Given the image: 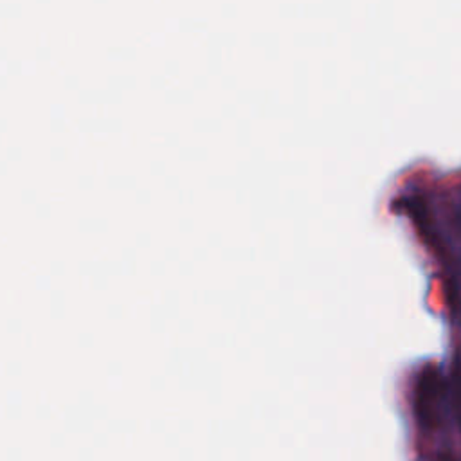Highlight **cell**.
Returning a JSON list of instances; mask_svg holds the SVG:
<instances>
[{
	"instance_id": "obj_1",
	"label": "cell",
	"mask_w": 461,
	"mask_h": 461,
	"mask_svg": "<svg viewBox=\"0 0 461 461\" xmlns=\"http://www.w3.org/2000/svg\"><path fill=\"white\" fill-rule=\"evenodd\" d=\"M445 402V385L434 367H427L416 385V412L425 427H436Z\"/></svg>"
},
{
	"instance_id": "obj_2",
	"label": "cell",
	"mask_w": 461,
	"mask_h": 461,
	"mask_svg": "<svg viewBox=\"0 0 461 461\" xmlns=\"http://www.w3.org/2000/svg\"><path fill=\"white\" fill-rule=\"evenodd\" d=\"M452 407H454L456 420L461 427V362L456 364L452 373Z\"/></svg>"
}]
</instances>
